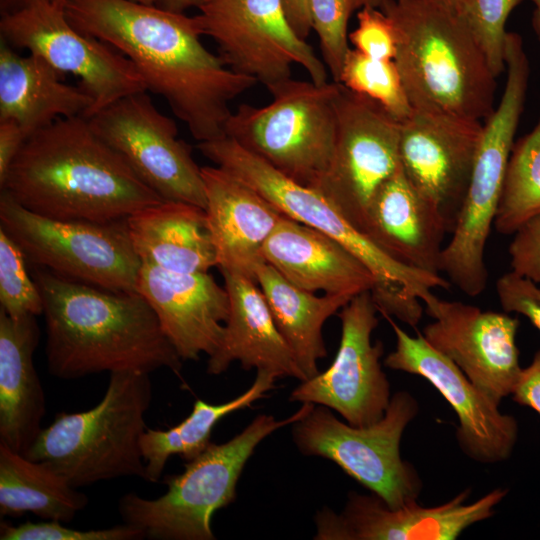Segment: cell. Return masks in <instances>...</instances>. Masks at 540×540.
Instances as JSON below:
<instances>
[{
    "instance_id": "9",
    "label": "cell",
    "mask_w": 540,
    "mask_h": 540,
    "mask_svg": "<svg viewBox=\"0 0 540 540\" xmlns=\"http://www.w3.org/2000/svg\"><path fill=\"white\" fill-rule=\"evenodd\" d=\"M419 405L408 391L395 392L384 416L368 426L340 421L331 409L314 405L292 424V437L306 456L334 462L343 472L396 509L417 502L423 482L400 453L402 435Z\"/></svg>"
},
{
    "instance_id": "26",
    "label": "cell",
    "mask_w": 540,
    "mask_h": 540,
    "mask_svg": "<svg viewBox=\"0 0 540 540\" xmlns=\"http://www.w3.org/2000/svg\"><path fill=\"white\" fill-rule=\"evenodd\" d=\"M92 97L43 58L23 56L0 40V120L14 121L28 138L60 118H88Z\"/></svg>"
},
{
    "instance_id": "32",
    "label": "cell",
    "mask_w": 540,
    "mask_h": 540,
    "mask_svg": "<svg viewBox=\"0 0 540 540\" xmlns=\"http://www.w3.org/2000/svg\"><path fill=\"white\" fill-rule=\"evenodd\" d=\"M539 214L540 120L513 145L493 226L501 234H514Z\"/></svg>"
},
{
    "instance_id": "47",
    "label": "cell",
    "mask_w": 540,
    "mask_h": 540,
    "mask_svg": "<svg viewBox=\"0 0 540 540\" xmlns=\"http://www.w3.org/2000/svg\"><path fill=\"white\" fill-rule=\"evenodd\" d=\"M30 0H0V6L2 12L11 11L17 9Z\"/></svg>"
},
{
    "instance_id": "10",
    "label": "cell",
    "mask_w": 540,
    "mask_h": 540,
    "mask_svg": "<svg viewBox=\"0 0 540 540\" xmlns=\"http://www.w3.org/2000/svg\"><path fill=\"white\" fill-rule=\"evenodd\" d=\"M0 228L33 266L110 291H137L141 261L127 218L105 223L52 219L31 212L1 190Z\"/></svg>"
},
{
    "instance_id": "4",
    "label": "cell",
    "mask_w": 540,
    "mask_h": 540,
    "mask_svg": "<svg viewBox=\"0 0 540 540\" xmlns=\"http://www.w3.org/2000/svg\"><path fill=\"white\" fill-rule=\"evenodd\" d=\"M397 40L395 63L413 109L485 122L496 76L466 17L435 0H384Z\"/></svg>"
},
{
    "instance_id": "6",
    "label": "cell",
    "mask_w": 540,
    "mask_h": 540,
    "mask_svg": "<svg viewBox=\"0 0 540 540\" xmlns=\"http://www.w3.org/2000/svg\"><path fill=\"white\" fill-rule=\"evenodd\" d=\"M315 404L302 406L285 419L260 414L239 434L222 444L211 443L185 469L165 478L167 491L156 499L127 493L119 500L124 521L157 540H214L215 512L236 499L241 473L256 447L276 430L292 425Z\"/></svg>"
},
{
    "instance_id": "19",
    "label": "cell",
    "mask_w": 540,
    "mask_h": 540,
    "mask_svg": "<svg viewBox=\"0 0 540 540\" xmlns=\"http://www.w3.org/2000/svg\"><path fill=\"white\" fill-rule=\"evenodd\" d=\"M483 123L413 109L400 122V162L412 185L436 208L448 233L461 211Z\"/></svg>"
},
{
    "instance_id": "18",
    "label": "cell",
    "mask_w": 540,
    "mask_h": 540,
    "mask_svg": "<svg viewBox=\"0 0 540 540\" xmlns=\"http://www.w3.org/2000/svg\"><path fill=\"white\" fill-rule=\"evenodd\" d=\"M385 317L394 331L396 347L386 356L384 365L420 376L439 391L458 417L456 439L467 457L481 464H496L510 458L519 435L517 420L501 413L499 404L423 335L413 337L391 317Z\"/></svg>"
},
{
    "instance_id": "37",
    "label": "cell",
    "mask_w": 540,
    "mask_h": 540,
    "mask_svg": "<svg viewBox=\"0 0 540 540\" xmlns=\"http://www.w3.org/2000/svg\"><path fill=\"white\" fill-rule=\"evenodd\" d=\"M145 535L127 523L110 528L82 530L63 525L59 521L24 522L11 525L1 522V540H136Z\"/></svg>"
},
{
    "instance_id": "28",
    "label": "cell",
    "mask_w": 540,
    "mask_h": 540,
    "mask_svg": "<svg viewBox=\"0 0 540 540\" xmlns=\"http://www.w3.org/2000/svg\"><path fill=\"white\" fill-rule=\"evenodd\" d=\"M134 250L141 263L179 273L208 272L217 254L206 212L180 201H162L127 217Z\"/></svg>"
},
{
    "instance_id": "49",
    "label": "cell",
    "mask_w": 540,
    "mask_h": 540,
    "mask_svg": "<svg viewBox=\"0 0 540 540\" xmlns=\"http://www.w3.org/2000/svg\"><path fill=\"white\" fill-rule=\"evenodd\" d=\"M132 1L143 3V4H156L157 0H132Z\"/></svg>"
},
{
    "instance_id": "1",
    "label": "cell",
    "mask_w": 540,
    "mask_h": 540,
    "mask_svg": "<svg viewBox=\"0 0 540 540\" xmlns=\"http://www.w3.org/2000/svg\"><path fill=\"white\" fill-rule=\"evenodd\" d=\"M65 12L76 29L126 56L198 142L225 136L230 102L258 82L203 45L195 16L132 0H65Z\"/></svg>"
},
{
    "instance_id": "31",
    "label": "cell",
    "mask_w": 540,
    "mask_h": 540,
    "mask_svg": "<svg viewBox=\"0 0 540 540\" xmlns=\"http://www.w3.org/2000/svg\"><path fill=\"white\" fill-rule=\"evenodd\" d=\"M276 379L268 371L257 370L252 385L234 399L221 404L197 399L191 413L170 429L146 428L140 439L145 481L158 482L170 456L179 455L190 461L200 455L212 443L211 434L216 424L227 415L264 398L275 387Z\"/></svg>"
},
{
    "instance_id": "21",
    "label": "cell",
    "mask_w": 540,
    "mask_h": 540,
    "mask_svg": "<svg viewBox=\"0 0 540 540\" xmlns=\"http://www.w3.org/2000/svg\"><path fill=\"white\" fill-rule=\"evenodd\" d=\"M139 292L156 314L161 328L183 361L211 356L219 347L230 301L208 272H172L141 263Z\"/></svg>"
},
{
    "instance_id": "3",
    "label": "cell",
    "mask_w": 540,
    "mask_h": 540,
    "mask_svg": "<svg viewBox=\"0 0 540 540\" xmlns=\"http://www.w3.org/2000/svg\"><path fill=\"white\" fill-rule=\"evenodd\" d=\"M46 324L48 371L71 380L101 372L179 374L183 360L139 292H115L33 266Z\"/></svg>"
},
{
    "instance_id": "16",
    "label": "cell",
    "mask_w": 540,
    "mask_h": 540,
    "mask_svg": "<svg viewBox=\"0 0 540 540\" xmlns=\"http://www.w3.org/2000/svg\"><path fill=\"white\" fill-rule=\"evenodd\" d=\"M377 312L370 291L355 295L340 310L341 338L335 359L324 372L301 381L290 401L325 406L359 427L384 416L392 395L380 362L383 343L371 341Z\"/></svg>"
},
{
    "instance_id": "38",
    "label": "cell",
    "mask_w": 540,
    "mask_h": 540,
    "mask_svg": "<svg viewBox=\"0 0 540 540\" xmlns=\"http://www.w3.org/2000/svg\"><path fill=\"white\" fill-rule=\"evenodd\" d=\"M357 27L349 42L358 52L379 60H394L397 40L391 19L375 6H364L357 13Z\"/></svg>"
},
{
    "instance_id": "35",
    "label": "cell",
    "mask_w": 540,
    "mask_h": 540,
    "mask_svg": "<svg viewBox=\"0 0 540 540\" xmlns=\"http://www.w3.org/2000/svg\"><path fill=\"white\" fill-rule=\"evenodd\" d=\"M352 13L349 0H309L312 30L319 38L323 62L337 83L351 49L347 28Z\"/></svg>"
},
{
    "instance_id": "46",
    "label": "cell",
    "mask_w": 540,
    "mask_h": 540,
    "mask_svg": "<svg viewBox=\"0 0 540 540\" xmlns=\"http://www.w3.org/2000/svg\"><path fill=\"white\" fill-rule=\"evenodd\" d=\"M454 8L464 15L470 0H435Z\"/></svg>"
},
{
    "instance_id": "23",
    "label": "cell",
    "mask_w": 540,
    "mask_h": 540,
    "mask_svg": "<svg viewBox=\"0 0 540 540\" xmlns=\"http://www.w3.org/2000/svg\"><path fill=\"white\" fill-rule=\"evenodd\" d=\"M361 232L394 260L422 271L441 272L446 225L402 166L373 196Z\"/></svg>"
},
{
    "instance_id": "45",
    "label": "cell",
    "mask_w": 540,
    "mask_h": 540,
    "mask_svg": "<svg viewBox=\"0 0 540 540\" xmlns=\"http://www.w3.org/2000/svg\"><path fill=\"white\" fill-rule=\"evenodd\" d=\"M534 3V11L532 17L533 29L540 40V0H532Z\"/></svg>"
},
{
    "instance_id": "25",
    "label": "cell",
    "mask_w": 540,
    "mask_h": 540,
    "mask_svg": "<svg viewBox=\"0 0 540 540\" xmlns=\"http://www.w3.org/2000/svg\"><path fill=\"white\" fill-rule=\"evenodd\" d=\"M230 301L224 335L208 357L207 373L219 375L238 361L244 370L255 368L277 379L306 378L279 332L259 285L246 277L221 272Z\"/></svg>"
},
{
    "instance_id": "39",
    "label": "cell",
    "mask_w": 540,
    "mask_h": 540,
    "mask_svg": "<svg viewBox=\"0 0 540 540\" xmlns=\"http://www.w3.org/2000/svg\"><path fill=\"white\" fill-rule=\"evenodd\" d=\"M495 288L504 312L525 316L540 332L539 284L511 270L497 280Z\"/></svg>"
},
{
    "instance_id": "40",
    "label": "cell",
    "mask_w": 540,
    "mask_h": 540,
    "mask_svg": "<svg viewBox=\"0 0 540 540\" xmlns=\"http://www.w3.org/2000/svg\"><path fill=\"white\" fill-rule=\"evenodd\" d=\"M513 235L508 248L512 271L540 285V214Z\"/></svg>"
},
{
    "instance_id": "43",
    "label": "cell",
    "mask_w": 540,
    "mask_h": 540,
    "mask_svg": "<svg viewBox=\"0 0 540 540\" xmlns=\"http://www.w3.org/2000/svg\"><path fill=\"white\" fill-rule=\"evenodd\" d=\"M282 5L294 31L306 40L312 30L309 0H282Z\"/></svg>"
},
{
    "instance_id": "36",
    "label": "cell",
    "mask_w": 540,
    "mask_h": 540,
    "mask_svg": "<svg viewBox=\"0 0 540 540\" xmlns=\"http://www.w3.org/2000/svg\"><path fill=\"white\" fill-rule=\"evenodd\" d=\"M522 2L523 0H470L464 13L496 77L506 69L507 19Z\"/></svg>"
},
{
    "instance_id": "15",
    "label": "cell",
    "mask_w": 540,
    "mask_h": 540,
    "mask_svg": "<svg viewBox=\"0 0 540 540\" xmlns=\"http://www.w3.org/2000/svg\"><path fill=\"white\" fill-rule=\"evenodd\" d=\"M136 175L165 201L206 208L201 167L178 138L173 119L161 113L147 91L127 95L87 118Z\"/></svg>"
},
{
    "instance_id": "22",
    "label": "cell",
    "mask_w": 540,
    "mask_h": 540,
    "mask_svg": "<svg viewBox=\"0 0 540 540\" xmlns=\"http://www.w3.org/2000/svg\"><path fill=\"white\" fill-rule=\"evenodd\" d=\"M206 217L220 272L256 281L263 245L284 215L256 190L218 166L201 167Z\"/></svg>"
},
{
    "instance_id": "2",
    "label": "cell",
    "mask_w": 540,
    "mask_h": 540,
    "mask_svg": "<svg viewBox=\"0 0 540 540\" xmlns=\"http://www.w3.org/2000/svg\"><path fill=\"white\" fill-rule=\"evenodd\" d=\"M0 187L31 212L58 220L105 223L164 201L83 116L31 134Z\"/></svg>"
},
{
    "instance_id": "41",
    "label": "cell",
    "mask_w": 540,
    "mask_h": 540,
    "mask_svg": "<svg viewBox=\"0 0 540 540\" xmlns=\"http://www.w3.org/2000/svg\"><path fill=\"white\" fill-rule=\"evenodd\" d=\"M511 396L517 404L531 408L540 415V350L534 354L531 363L522 368Z\"/></svg>"
},
{
    "instance_id": "33",
    "label": "cell",
    "mask_w": 540,
    "mask_h": 540,
    "mask_svg": "<svg viewBox=\"0 0 540 540\" xmlns=\"http://www.w3.org/2000/svg\"><path fill=\"white\" fill-rule=\"evenodd\" d=\"M338 83L376 101L400 122L413 110L394 60L374 59L350 49Z\"/></svg>"
},
{
    "instance_id": "7",
    "label": "cell",
    "mask_w": 540,
    "mask_h": 540,
    "mask_svg": "<svg viewBox=\"0 0 540 540\" xmlns=\"http://www.w3.org/2000/svg\"><path fill=\"white\" fill-rule=\"evenodd\" d=\"M505 62V89L498 106L483 123L467 193L441 258V272L471 297L480 295L487 286L485 248L494 225L528 87L529 61L517 33L507 34Z\"/></svg>"
},
{
    "instance_id": "24",
    "label": "cell",
    "mask_w": 540,
    "mask_h": 540,
    "mask_svg": "<svg viewBox=\"0 0 540 540\" xmlns=\"http://www.w3.org/2000/svg\"><path fill=\"white\" fill-rule=\"evenodd\" d=\"M262 255L286 280L308 292L355 296L377 284L370 269L342 243L285 214Z\"/></svg>"
},
{
    "instance_id": "44",
    "label": "cell",
    "mask_w": 540,
    "mask_h": 540,
    "mask_svg": "<svg viewBox=\"0 0 540 540\" xmlns=\"http://www.w3.org/2000/svg\"><path fill=\"white\" fill-rule=\"evenodd\" d=\"M203 0H157V6L174 11L185 13L186 10L191 8H198Z\"/></svg>"
},
{
    "instance_id": "12",
    "label": "cell",
    "mask_w": 540,
    "mask_h": 540,
    "mask_svg": "<svg viewBox=\"0 0 540 540\" xmlns=\"http://www.w3.org/2000/svg\"><path fill=\"white\" fill-rule=\"evenodd\" d=\"M0 32L13 48L28 50L64 75L78 77L93 99L88 118L127 95L147 91L126 56L70 23L64 0H30L4 12Z\"/></svg>"
},
{
    "instance_id": "48",
    "label": "cell",
    "mask_w": 540,
    "mask_h": 540,
    "mask_svg": "<svg viewBox=\"0 0 540 540\" xmlns=\"http://www.w3.org/2000/svg\"><path fill=\"white\" fill-rule=\"evenodd\" d=\"M351 8L354 11L359 10L364 6L379 7L384 0H349Z\"/></svg>"
},
{
    "instance_id": "20",
    "label": "cell",
    "mask_w": 540,
    "mask_h": 540,
    "mask_svg": "<svg viewBox=\"0 0 540 540\" xmlns=\"http://www.w3.org/2000/svg\"><path fill=\"white\" fill-rule=\"evenodd\" d=\"M467 488L448 502H417L392 509L378 496L351 492L342 512L327 507L315 515L316 540H455L472 525L494 515L508 489L496 488L466 504Z\"/></svg>"
},
{
    "instance_id": "8",
    "label": "cell",
    "mask_w": 540,
    "mask_h": 540,
    "mask_svg": "<svg viewBox=\"0 0 540 540\" xmlns=\"http://www.w3.org/2000/svg\"><path fill=\"white\" fill-rule=\"evenodd\" d=\"M267 89L272 101L259 107L240 104L226 121L225 136L290 179L313 187L333 154L340 83L291 77Z\"/></svg>"
},
{
    "instance_id": "17",
    "label": "cell",
    "mask_w": 540,
    "mask_h": 540,
    "mask_svg": "<svg viewBox=\"0 0 540 540\" xmlns=\"http://www.w3.org/2000/svg\"><path fill=\"white\" fill-rule=\"evenodd\" d=\"M421 301L433 318L423 329L426 341L497 404L511 395L522 372L516 345L519 320L506 312L440 299L432 290Z\"/></svg>"
},
{
    "instance_id": "11",
    "label": "cell",
    "mask_w": 540,
    "mask_h": 540,
    "mask_svg": "<svg viewBox=\"0 0 540 540\" xmlns=\"http://www.w3.org/2000/svg\"><path fill=\"white\" fill-rule=\"evenodd\" d=\"M197 147L216 166L256 190L283 214L342 243L374 274V288H400L420 300L433 288H449L450 281L440 274L406 266L388 256L318 191L285 176L233 139L222 136L199 142Z\"/></svg>"
},
{
    "instance_id": "30",
    "label": "cell",
    "mask_w": 540,
    "mask_h": 540,
    "mask_svg": "<svg viewBox=\"0 0 540 540\" xmlns=\"http://www.w3.org/2000/svg\"><path fill=\"white\" fill-rule=\"evenodd\" d=\"M88 504L87 496L49 465L0 442V515L32 513L68 523Z\"/></svg>"
},
{
    "instance_id": "34",
    "label": "cell",
    "mask_w": 540,
    "mask_h": 540,
    "mask_svg": "<svg viewBox=\"0 0 540 540\" xmlns=\"http://www.w3.org/2000/svg\"><path fill=\"white\" fill-rule=\"evenodd\" d=\"M21 248L0 228V310L12 318L43 312L40 291Z\"/></svg>"
},
{
    "instance_id": "13",
    "label": "cell",
    "mask_w": 540,
    "mask_h": 540,
    "mask_svg": "<svg viewBox=\"0 0 540 540\" xmlns=\"http://www.w3.org/2000/svg\"><path fill=\"white\" fill-rule=\"evenodd\" d=\"M195 16L202 36L216 43L223 62L266 88L291 78L301 66L316 84L327 67L289 23L282 0H203Z\"/></svg>"
},
{
    "instance_id": "29",
    "label": "cell",
    "mask_w": 540,
    "mask_h": 540,
    "mask_svg": "<svg viewBox=\"0 0 540 540\" xmlns=\"http://www.w3.org/2000/svg\"><path fill=\"white\" fill-rule=\"evenodd\" d=\"M256 281L263 292L274 322L306 380L320 373L318 361L327 356L322 335L326 320L354 296H317L286 280L268 263L259 266Z\"/></svg>"
},
{
    "instance_id": "5",
    "label": "cell",
    "mask_w": 540,
    "mask_h": 540,
    "mask_svg": "<svg viewBox=\"0 0 540 540\" xmlns=\"http://www.w3.org/2000/svg\"><path fill=\"white\" fill-rule=\"evenodd\" d=\"M151 400L149 373L111 372L97 405L57 414L24 455L49 465L75 488L119 477L145 480L140 439Z\"/></svg>"
},
{
    "instance_id": "42",
    "label": "cell",
    "mask_w": 540,
    "mask_h": 540,
    "mask_svg": "<svg viewBox=\"0 0 540 540\" xmlns=\"http://www.w3.org/2000/svg\"><path fill=\"white\" fill-rule=\"evenodd\" d=\"M26 139L23 130L14 121L0 120V185Z\"/></svg>"
},
{
    "instance_id": "27",
    "label": "cell",
    "mask_w": 540,
    "mask_h": 540,
    "mask_svg": "<svg viewBox=\"0 0 540 540\" xmlns=\"http://www.w3.org/2000/svg\"><path fill=\"white\" fill-rule=\"evenodd\" d=\"M40 338L36 316L0 310V442L24 454L43 427V387L33 363Z\"/></svg>"
},
{
    "instance_id": "14",
    "label": "cell",
    "mask_w": 540,
    "mask_h": 540,
    "mask_svg": "<svg viewBox=\"0 0 540 540\" xmlns=\"http://www.w3.org/2000/svg\"><path fill=\"white\" fill-rule=\"evenodd\" d=\"M329 166L311 187L361 231L370 201L401 166L400 121L376 101L340 84Z\"/></svg>"
}]
</instances>
